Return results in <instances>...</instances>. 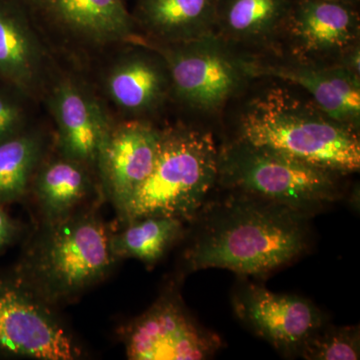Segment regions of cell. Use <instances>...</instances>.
<instances>
[{
    "instance_id": "cell-1",
    "label": "cell",
    "mask_w": 360,
    "mask_h": 360,
    "mask_svg": "<svg viewBox=\"0 0 360 360\" xmlns=\"http://www.w3.org/2000/svg\"><path fill=\"white\" fill-rule=\"evenodd\" d=\"M186 251L188 269L259 276L290 264L309 248L310 214L241 193L202 207Z\"/></svg>"
},
{
    "instance_id": "cell-2",
    "label": "cell",
    "mask_w": 360,
    "mask_h": 360,
    "mask_svg": "<svg viewBox=\"0 0 360 360\" xmlns=\"http://www.w3.org/2000/svg\"><path fill=\"white\" fill-rule=\"evenodd\" d=\"M355 130L329 117L314 101L276 87L246 106L238 139L335 174H352L360 168Z\"/></svg>"
},
{
    "instance_id": "cell-3",
    "label": "cell",
    "mask_w": 360,
    "mask_h": 360,
    "mask_svg": "<svg viewBox=\"0 0 360 360\" xmlns=\"http://www.w3.org/2000/svg\"><path fill=\"white\" fill-rule=\"evenodd\" d=\"M219 151L212 134L186 127L160 131L155 167L123 206V220L195 219L219 179Z\"/></svg>"
},
{
    "instance_id": "cell-4",
    "label": "cell",
    "mask_w": 360,
    "mask_h": 360,
    "mask_svg": "<svg viewBox=\"0 0 360 360\" xmlns=\"http://www.w3.org/2000/svg\"><path fill=\"white\" fill-rule=\"evenodd\" d=\"M338 175L238 139L219 151L217 184L311 214L340 198Z\"/></svg>"
},
{
    "instance_id": "cell-5",
    "label": "cell",
    "mask_w": 360,
    "mask_h": 360,
    "mask_svg": "<svg viewBox=\"0 0 360 360\" xmlns=\"http://www.w3.org/2000/svg\"><path fill=\"white\" fill-rule=\"evenodd\" d=\"M113 260L103 224L90 215H70L51 224L30 270L45 295L68 297L105 276Z\"/></svg>"
},
{
    "instance_id": "cell-6",
    "label": "cell",
    "mask_w": 360,
    "mask_h": 360,
    "mask_svg": "<svg viewBox=\"0 0 360 360\" xmlns=\"http://www.w3.org/2000/svg\"><path fill=\"white\" fill-rule=\"evenodd\" d=\"M165 60L172 90L182 103L200 110L220 108L248 77L243 61L214 33L151 47Z\"/></svg>"
},
{
    "instance_id": "cell-7",
    "label": "cell",
    "mask_w": 360,
    "mask_h": 360,
    "mask_svg": "<svg viewBox=\"0 0 360 360\" xmlns=\"http://www.w3.org/2000/svg\"><path fill=\"white\" fill-rule=\"evenodd\" d=\"M132 360H200L219 352L221 340L188 314L179 298L165 295L123 329Z\"/></svg>"
},
{
    "instance_id": "cell-8",
    "label": "cell",
    "mask_w": 360,
    "mask_h": 360,
    "mask_svg": "<svg viewBox=\"0 0 360 360\" xmlns=\"http://www.w3.org/2000/svg\"><path fill=\"white\" fill-rule=\"evenodd\" d=\"M0 354L70 360L78 350L44 307L16 284L0 281Z\"/></svg>"
},
{
    "instance_id": "cell-9",
    "label": "cell",
    "mask_w": 360,
    "mask_h": 360,
    "mask_svg": "<svg viewBox=\"0 0 360 360\" xmlns=\"http://www.w3.org/2000/svg\"><path fill=\"white\" fill-rule=\"evenodd\" d=\"M233 307L243 323L283 354H300L305 341L324 324L321 310L309 300L255 284L236 293Z\"/></svg>"
},
{
    "instance_id": "cell-10",
    "label": "cell",
    "mask_w": 360,
    "mask_h": 360,
    "mask_svg": "<svg viewBox=\"0 0 360 360\" xmlns=\"http://www.w3.org/2000/svg\"><path fill=\"white\" fill-rule=\"evenodd\" d=\"M160 141V130L141 120L110 125L106 132L96 162L118 212L150 174Z\"/></svg>"
},
{
    "instance_id": "cell-11",
    "label": "cell",
    "mask_w": 360,
    "mask_h": 360,
    "mask_svg": "<svg viewBox=\"0 0 360 360\" xmlns=\"http://www.w3.org/2000/svg\"><path fill=\"white\" fill-rule=\"evenodd\" d=\"M248 77H269L302 87L329 117L356 129L360 120L359 77L345 66L259 65L243 61Z\"/></svg>"
},
{
    "instance_id": "cell-12",
    "label": "cell",
    "mask_w": 360,
    "mask_h": 360,
    "mask_svg": "<svg viewBox=\"0 0 360 360\" xmlns=\"http://www.w3.org/2000/svg\"><path fill=\"white\" fill-rule=\"evenodd\" d=\"M283 28L304 56H341L359 44V15L347 2L295 0Z\"/></svg>"
},
{
    "instance_id": "cell-13",
    "label": "cell",
    "mask_w": 360,
    "mask_h": 360,
    "mask_svg": "<svg viewBox=\"0 0 360 360\" xmlns=\"http://www.w3.org/2000/svg\"><path fill=\"white\" fill-rule=\"evenodd\" d=\"M49 103L63 158L82 165L96 162L111 125L98 101L80 82L65 78L51 89Z\"/></svg>"
},
{
    "instance_id": "cell-14",
    "label": "cell",
    "mask_w": 360,
    "mask_h": 360,
    "mask_svg": "<svg viewBox=\"0 0 360 360\" xmlns=\"http://www.w3.org/2000/svg\"><path fill=\"white\" fill-rule=\"evenodd\" d=\"M51 22L75 39L108 45L134 39L135 21L123 0H34Z\"/></svg>"
},
{
    "instance_id": "cell-15",
    "label": "cell",
    "mask_w": 360,
    "mask_h": 360,
    "mask_svg": "<svg viewBox=\"0 0 360 360\" xmlns=\"http://www.w3.org/2000/svg\"><path fill=\"white\" fill-rule=\"evenodd\" d=\"M104 84L113 103L132 115L155 110L172 90L165 60L148 49H135L116 59Z\"/></svg>"
},
{
    "instance_id": "cell-16",
    "label": "cell",
    "mask_w": 360,
    "mask_h": 360,
    "mask_svg": "<svg viewBox=\"0 0 360 360\" xmlns=\"http://www.w3.org/2000/svg\"><path fill=\"white\" fill-rule=\"evenodd\" d=\"M45 54L25 13L0 0V79L25 96L37 94L44 79Z\"/></svg>"
},
{
    "instance_id": "cell-17",
    "label": "cell",
    "mask_w": 360,
    "mask_h": 360,
    "mask_svg": "<svg viewBox=\"0 0 360 360\" xmlns=\"http://www.w3.org/2000/svg\"><path fill=\"white\" fill-rule=\"evenodd\" d=\"M219 0H137L134 20L160 44L214 32Z\"/></svg>"
},
{
    "instance_id": "cell-18",
    "label": "cell",
    "mask_w": 360,
    "mask_h": 360,
    "mask_svg": "<svg viewBox=\"0 0 360 360\" xmlns=\"http://www.w3.org/2000/svg\"><path fill=\"white\" fill-rule=\"evenodd\" d=\"M295 0H219L214 30L222 39L259 41L284 27Z\"/></svg>"
},
{
    "instance_id": "cell-19",
    "label": "cell",
    "mask_w": 360,
    "mask_h": 360,
    "mask_svg": "<svg viewBox=\"0 0 360 360\" xmlns=\"http://www.w3.org/2000/svg\"><path fill=\"white\" fill-rule=\"evenodd\" d=\"M89 188L84 165L68 158L45 165L35 179V193L49 224L70 217Z\"/></svg>"
},
{
    "instance_id": "cell-20",
    "label": "cell",
    "mask_w": 360,
    "mask_h": 360,
    "mask_svg": "<svg viewBox=\"0 0 360 360\" xmlns=\"http://www.w3.org/2000/svg\"><path fill=\"white\" fill-rule=\"evenodd\" d=\"M184 220L167 217H146L129 222V227L110 238L115 258H136L155 264L179 240Z\"/></svg>"
},
{
    "instance_id": "cell-21",
    "label": "cell",
    "mask_w": 360,
    "mask_h": 360,
    "mask_svg": "<svg viewBox=\"0 0 360 360\" xmlns=\"http://www.w3.org/2000/svg\"><path fill=\"white\" fill-rule=\"evenodd\" d=\"M41 153V139L30 132L0 143V203L25 195Z\"/></svg>"
},
{
    "instance_id": "cell-22",
    "label": "cell",
    "mask_w": 360,
    "mask_h": 360,
    "mask_svg": "<svg viewBox=\"0 0 360 360\" xmlns=\"http://www.w3.org/2000/svg\"><path fill=\"white\" fill-rule=\"evenodd\" d=\"M300 355L307 360L359 359V328L323 324L305 341Z\"/></svg>"
},
{
    "instance_id": "cell-23",
    "label": "cell",
    "mask_w": 360,
    "mask_h": 360,
    "mask_svg": "<svg viewBox=\"0 0 360 360\" xmlns=\"http://www.w3.org/2000/svg\"><path fill=\"white\" fill-rule=\"evenodd\" d=\"M25 96L11 85L0 86V143L23 132L27 117Z\"/></svg>"
},
{
    "instance_id": "cell-24",
    "label": "cell",
    "mask_w": 360,
    "mask_h": 360,
    "mask_svg": "<svg viewBox=\"0 0 360 360\" xmlns=\"http://www.w3.org/2000/svg\"><path fill=\"white\" fill-rule=\"evenodd\" d=\"M18 225L0 208V250L11 245L18 236Z\"/></svg>"
},
{
    "instance_id": "cell-25",
    "label": "cell",
    "mask_w": 360,
    "mask_h": 360,
    "mask_svg": "<svg viewBox=\"0 0 360 360\" xmlns=\"http://www.w3.org/2000/svg\"><path fill=\"white\" fill-rule=\"evenodd\" d=\"M342 61L340 65L345 66L347 70H349L350 72L354 75L360 77V51L359 44L350 49L349 51L342 54Z\"/></svg>"
},
{
    "instance_id": "cell-26",
    "label": "cell",
    "mask_w": 360,
    "mask_h": 360,
    "mask_svg": "<svg viewBox=\"0 0 360 360\" xmlns=\"http://www.w3.org/2000/svg\"><path fill=\"white\" fill-rule=\"evenodd\" d=\"M338 1L347 2V4H354L355 6V2H356L357 0H338Z\"/></svg>"
}]
</instances>
